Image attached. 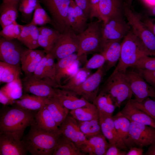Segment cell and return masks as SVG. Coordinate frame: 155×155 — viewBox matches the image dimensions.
<instances>
[{
	"mask_svg": "<svg viewBox=\"0 0 155 155\" xmlns=\"http://www.w3.org/2000/svg\"><path fill=\"white\" fill-rule=\"evenodd\" d=\"M98 11L103 24L110 18L122 16L121 8L118 0H100Z\"/></svg>",
	"mask_w": 155,
	"mask_h": 155,
	"instance_id": "obj_20",
	"label": "cell"
},
{
	"mask_svg": "<svg viewBox=\"0 0 155 155\" xmlns=\"http://www.w3.org/2000/svg\"><path fill=\"white\" fill-rule=\"evenodd\" d=\"M130 121L148 125L155 128V121L145 112L133 106L130 100L120 111Z\"/></svg>",
	"mask_w": 155,
	"mask_h": 155,
	"instance_id": "obj_19",
	"label": "cell"
},
{
	"mask_svg": "<svg viewBox=\"0 0 155 155\" xmlns=\"http://www.w3.org/2000/svg\"><path fill=\"white\" fill-rule=\"evenodd\" d=\"M1 89L14 100L20 99L23 95L22 83L20 77L13 81L7 83Z\"/></svg>",
	"mask_w": 155,
	"mask_h": 155,
	"instance_id": "obj_34",
	"label": "cell"
},
{
	"mask_svg": "<svg viewBox=\"0 0 155 155\" xmlns=\"http://www.w3.org/2000/svg\"><path fill=\"white\" fill-rule=\"evenodd\" d=\"M128 151L126 155H142L144 150L143 148L132 147Z\"/></svg>",
	"mask_w": 155,
	"mask_h": 155,
	"instance_id": "obj_56",
	"label": "cell"
},
{
	"mask_svg": "<svg viewBox=\"0 0 155 155\" xmlns=\"http://www.w3.org/2000/svg\"><path fill=\"white\" fill-rule=\"evenodd\" d=\"M20 0L3 2L0 9V23L2 28L16 21Z\"/></svg>",
	"mask_w": 155,
	"mask_h": 155,
	"instance_id": "obj_21",
	"label": "cell"
},
{
	"mask_svg": "<svg viewBox=\"0 0 155 155\" xmlns=\"http://www.w3.org/2000/svg\"><path fill=\"white\" fill-rule=\"evenodd\" d=\"M29 26L30 33L28 40L25 46L28 49H34L40 46L38 42L39 34L37 26L31 25Z\"/></svg>",
	"mask_w": 155,
	"mask_h": 155,
	"instance_id": "obj_43",
	"label": "cell"
},
{
	"mask_svg": "<svg viewBox=\"0 0 155 155\" xmlns=\"http://www.w3.org/2000/svg\"><path fill=\"white\" fill-rule=\"evenodd\" d=\"M101 22L98 20L91 22L84 31L77 34L79 42L78 56L90 52H100L103 39Z\"/></svg>",
	"mask_w": 155,
	"mask_h": 155,
	"instance_id": "obj_5",
	"label": "cell"
},
{
	"mask_svg": "<svg viewBox=\"0 0 155 155\" xmlns=\"http://www.w3.org/2000/svg\"><path fill=\"white\" fill-rule=\"evenodd\" d=\"M45 105L59 127L68 115L69 110L60 103L56 96L46 98Z\"/></svg>",
	"mask_w": 155,
	"mask_h": 155,
	"instance_id": "obj_24",
	"label": "cell"
},
{
	"mask_svg": "<svg viewBox=\"0 0 155 155\" xmlns=\"http://www.w3.org/2000/svg\"><path fill=\"white\" fill-rule=\"evenodd\" d=\"M70 113L77 121H89L99 117L98 111L93 103L71 110Z\"/></svg>",
	"mask_w": 155,
	"mask_h": 155,
	"instance_id": "obj_27",
	"label": "cell"
},
{
	"mask_svg": "<svg viewBox=\"0 0 155 155\" xmlns=\"http://www.w3.org/2000/svg\"><path fill=\"white\" fill-rule=\"evenodd\" d=\"M22 83L25 92L47 98L56 96L54 88L56 84L51 80L38 79L32 75L25 77Z\"/></svg>",
	"mask_w": 155,
	"mask_h": 155,
	"instance_id": "obj_10",
	"label": "cell"
},
{
	"mask_svg": "<svg viewBox=\"0 0 155 155\" xmlns=\"http://www.w3.org/2000/svg\"><path fill=\"white\" fill-rule=\"evenodd\" d=\"M127 151L121 150L115 146L111 145L104 155H126Z\"/></svg>",
	"mask_w": 155,
	"mask_h": 155,
	"instance_id": "obj_53",
	"label": "cell"
},
{
	"mask_svg": "<svg viewBox=\"0 0 155 155\" xmlns=\"http://www.w3.org/2000/svg\"><path fill=\"white\" fill-rule=\"evenodd\" d=\"M34 121L41 128L57 133H60L59 127L45 105L36 113Z\"/></svg>",
	"mask_w": 155,
	"mask_h": 155,
	"instance_id": "obj_22",
	"label": "cell"
},
{
	"mask_svg": "<svg viewBox=\"0 0 155 155\" xmlns=\"http://www.w3.org/2000/svg\"><path fill=\"white\" fill-rule=\"evenodd\" d=\"M105 62V59L103 55L96 54L86 61L82 68L88 71L91 69H98L104 66Z\"/></svg>",
	"mask_w": 155,
	"mask_h": 155,
	"instance_id": "obj_40",
	"label": "cell"
},
{
	"mask_svg": "<svg viewBox=\"0 0 155 155\" xmlns=\"http://www.w3.org/2000/svg\"><path fill=\"white\" fill-rule=\"evenodd\" d=\"M121 40L102 39L100 53L106 59V64L104 65L105 72L108 71L119 61L121 55Z\"/></svg>",
	"mask_w": 155,
	"mask_h": 155,
	"instance_id": "obj_16",
	"label": "cell"
},
{
	"mask_svg": "<svg viewBox=\"0 0 155 155\" xmlns=\"http://www.w3.org/2000/svg\"><path fill=\"white\" fill-rule=\"evenodd\" d=\"M77 121L80 129L87 139L102 133L99 117L89 121Z\"/></svg>",
	"mask_w": 155,
	"mask_h": 155,
	"instance_id": "obj_32",
	"label": "cell"
},
{
	"mask_svg": "<svg viewBox=\"0 0 155 155\" xmlns=\"http://www.w3.org/2000/svg\"><path fill=\"white\" fill-rule=\"evenodd\" d=\"M15 100L9 97L1 90H0V102L4 106L13 105Z\"/></svg>",
	"mask_w": 155,
	"mask_h": 155,
	"instance_id": "obj_55",
	"label": "cell"
},
{
	"mask_svg": "<svg viewBox=\"0 0 155 155\" xmlns=\"http://www.w3.org/2000/svg\"><path fill=\"white\" fill-rule=\"evenodd\" d=\"M142 20L147 27L155 36V18L147 17Z\"/></svg>",
	"mask_w": 155,
	"mask_h": 155,
	"instance_id": "obj_54",
	"label": "cell"
},
{
	"mask_svg": "<svg viewBox=\"0 0 155 155\" xmlns=\"http://www.w3.org/2000/svg\"><path fill=\"white\" fill-rule=\"evenodd\" d=\"M19 0H3V2H7L11 1H18Z\"/></svg>",
	"mask_w": 155,
	"mask_h": 155,
	"instance_id": "obj_59",
	"label": "cell"
},
{
	"mask_svg": "<svg viewBox=\"0 0 155 155\" xmlns=\"http://www.w3.org/2000/svg\"><path fill=\"white\" fill-rule=\"evenodd\" d=\"M89 71L82 68L79 69L75 73L67 78L64 85H57L55 88L70 90L79 85L88 77Z\"/></svg>",
	"mask_w": 155,
	"mask_h": 155,
	"instance_id": "obj_33",
	"label": "cell"
},
{
	"mask_svg": "<svg viewBox=\"0 0 155 155\" xmlns=\"http://www.w3.org/2000/svg\"><path fill=\"white\" fill-rule=\"evenodd\" d=\"M79 48V42L77 34L70 27L60 32L49 53L58 61L78 52Z\"/></svg>",
	"mask_w": 155,
	"mask_h": 155,
	"instance_id": "obj_7",
	"label": "cell"
},
{
	"mask_svg": "<svg viewBox=\"0 0 155 155\" xmlns=\"http://www.w3.org/2000/svg\"><path fill=\"white\" fill-rule=\"evenodd\" d=\"M39 51L28 49L24 50L23 51L20 60L21 69L22 70L35 58Z\"/></svg>",
	"mask_w": 155,
	"mask_h": 155,
	"instance_id": "obj_46",
	"label": "cell"
},
{
	"mask_svg": "<svg viewBox=\"0 0 155 155\" xmlns=\"http://www.w3.org/2000/svg\"><path fill=\"white\" fill-rule=\"evenodd\" d=\"M78 123L77 121L73 117L67 115L59 127L60 133L72 141L79 148L76 129Z\"/></svg>",
	"mask_w": 155,
	"mask_h": 155,
	"instance_id": "obj_26",
	"label": "cell"
},
{
	"mask_svg": "<svg viewBox=\"0 0 155 155\" xmlns=\"http://www.w3.org/2000/svg\"><path fill=\"white\" fill-rule=\"evenodd\" d=\"M132 67L150 71L155 70V57L145 55L140 58Z\"/></svg>",
	"mask_w": 155,
	"mask_h": 155,
	"instance_id": "obj_41",
	"label": "cell"
},
{
	"mask_svg": "<svg viewBox=\"0 0 155 155\" xmlns=\"http://www.w3.org/2000/svg\"><path fill=\"white\" fill-rule=\"evenodd\" d=\"M100 0H90V13L89 19L91 20L96 18L101 21L98 11V5Z\"/></svg>",
	"mask_w": 155,
	"mask_h": 155,
	"instance_id": "obj_50",
	"label": "cell"
},
{
	"mask_svg": "<svg viewBox=\"0 0 155 155\" xmlns=\"http://www.w3.org/2000/svg\"><path fill=\"white\" fill-rule=\"evenodd\" d=\"M131 104L137 109L145 112L155 121V100L147 97L139 102L135 99L130 100Z\"/></svg>",
	"mask_w": 155,
	"mask_h": 155,
	"instance_id": "obj_36",
	"label": "cell"
},
{
	"mask_svg": "<svg viewBox=\"0 0 155 155\" xmlns=\"http://www.w3.org/2000/svg\"><path fill=\"white\" fill-rule=\"evenodd\" d=\"M101 92L109 94L119 108L124 101L131 99L132 95L125 73L120 71L113 72Z\"/></svg>",
	"mask_w": 155,
	"mask_h": 155,
	"instance_id": "obj_4",
	"label": "cell"
},
{
	"mask_svg": "<svg viewBox=\"0 0 155 155\" xmlns=\"http://www.w3.org/2000/svg\"><path fill=\"white\" fill-rule=\"evenodd\" d=\"M21 30L16 21L6 26L0 31V36L9 40L18 38Z\"/></svg>",
	"mask_w": 155,
	"mask_h": 155,
	"instance_id": "obj_38",
	"label": "cell"
},
{
	"mask_svg": "<svg viewBox=\"0 0 155 155\" xmlns=\"http://www.w3.org/2000/svg\"><path fill=\"white\" fill-rule=\"evenodd\" d=\"M74 1L83 10L86 18H90V0H74Z\"/></svg>",
	"mask_w": 155,
	"mask_h": 155,
	"instance_id": "obj_52",
	"label": "cell"
},
{
	"mask_svg": "<svg viewBox=\"0 0 155 155\" xmlns=\"http://www.w3.org/2000/svg\"><path fill=\"white\" fill-rule=\"evenodd\" d=\"M92 103L99 111L111 115H112L116 107L110 96L102 92L97 96Z\"/></svg>",
	"mask_w": 155,
	"mask_h": 155,
	"instance_id": "obj_30",
	"label": "cell"
},
{
	"mask_svg": "<svg viewBox=\"0 0 155 155\" xmlns=\"http://www.w3.org/2000/svg\"><path fill=\"white\" fill-rule=\"evenodd\" d=\"M47 59L46 54L41 59L33 74V75L38 79L50 80L47 77L46 63Z\"/></svg>",
	"mask_w": 155,
	"mask_h": 155,
	"instance_id": "obj_45",
	"label": "cell"
},
{
	"mask_svg": "<svg viewBox=\"0 0 155 155\" xmlns=\"http://www.w3.org/2000/svg\"><path fill=\"white\" fill-rule=\"evenodd\" d=\"M110 145L102 133L87 139L86 142L80 146V149L85 154L104 155Z\"/></svg>",
	"mask_w": 155,
	"mask_h": 155,
	"instance_id": "obj_18",
	"label": "cell"
},
{
	"mask_svg": "<svg viewBox=\"0 0 155 155\" xmlns=\"http://www.w3.org/2000/svg\"><path fill=\"white\" fill-rule=\"evenodd\" d=\"M125 74L136 100L140 102L148 97L155 98V91L145 81L139 70L127 69Z\"/></svg>",
	"mask_w": 155,
	"mask_h": 155,
	"instance_id": "obj_9",
	"label": "cell"
},
{
	"mask_svg": "<svg viewBox=\"0 0 155 155\" xmlns=\"http://www.w3.org/2000/svg\"><path fill=\"white\" fill-rule=\"evenodd\" d=\"M149 10V13L151 16H155V5L151 6Z\"/></svg>",
	"mask_w": 155,
	"mask_h": 155,
	"instance_id": "obj_58",
	"label": "cell"
},
{
	"mask_svg": "<svg viewBox=\"0 0 155 155\" xmlns=\"http://www.w3.org/2000/svg\"><path fill=\"white\" fill-rule=\"evenodd\" d=\"M86 59V54L78 56L77 54L74 53L57 61L56 63L55 82L58 85H60L62 79L63 72L66 68L71 63L77 60L83 61Z\"/></svg>",
	"mask_w": 155,
	"mask_h": 155,
	"instance_id": "obj_29",
	"label": "cell"
},
{
	"mask_svg": "<svg viewBox=\"0 0 155 155\" xmlns=\"http://www.w3.org/2000/svg\"><path fill=\"white\" fill-rule=\"evenodd\" d=\"M24 50L13 40L1 37L0 60L1 61L20 68L22 54Z\"/></svg>",
	"mask_w": 155,
	"mask_h": 155,
	"instance_id": "obj_14",
	"label": "cell"
},
{
	"mask_svg": "<svg viewBox=\"0 0 155 155\" xmlns=\"http://www.w3.org/2000/svg\"><path fill=\"white\" fill-rule=\"evenodd\" d=\"M56 96L60 103L69 110L86 106L92 103L83 97L79 98L78 95L69 90L54 88Z\"/></svg>",
	"mask_w": 155,
	"mask_h": 155,
	"instance_id": "obj_17",
	"label": "cell"
},
{
	"mask_svg": "<svg viewBox=\"0 0 155 155\" xmlns=\"http://www.w3.org/2000/svg\"><path fill=\"white\" fill-rule=\"evenodd\" d=\"M46 99L26 94H23L20 99L15 100L14 104L28 111L38 112L45 105Z\"/></svg>",
	"mask_w": 155,
	"mask_h": 155,
	"instance_id": "obj_25",
	"label": "cell"
},
{
	"mask_svg": "<svg viewBox=\"0 0 155 155\" xmlns=\"http://www.w3.org/2000/svg\"><path fill=\"white\" fill-rule=\"evenodd\" d=\"M18 10L22 16L29 19L35 9L38 0H20Z\"/></svg>",
	"mask_w": 155,
	"mask_h": 155,
	"instance_id": "obj_39",
	"label": "cell"
},
{
	"mask_svg": "<svg viewBox=\"0 0 155 155\" xmlns=\"http://www.w3.org/2000/svg\"><path fill=\"white\" fill-rule=\"evenodd\" d=\"M130 134L136 146L143 148L155 142V128L151 126L131 121Z\"/></svg>",
	"mask_w": 155,
	"mask_h": 155,
	"instance_id": "obj_13",
	"label": "cell"
},
{
	"mask_svg": "<svg viewBox=\"0 0 155 155\" xmlns=\"http://www.w3.org/2000/svg\"><path fill=\"white\" fill-rule=\"evenodd\" d=\"M115 115L119 123L120 138L128 149L131 147H135L136 146L130 134V121L128 118L123 115L120 111L119 112Z\"/></svg>",
	"mask_w": 155,
	"mask_h": 155,
	"instance_id": "obj_28",
	"label": "cell"
},
{
	"mask_svg": "<svg viewBox=\"0 0 155 155\" xmlns=\"http://www.w3.org/2000/svg\"><path fill=\"white\" fill-rule=\"evenodd\" d=\"M130 0V1H131V0Z\"/></svg>",
	"mask_w": 155,
	"mask_h": 155,
	"instance_id": "obj_61",
	"label": "cell"
},
{
	"mask_svg": "<svg viewBox=\"0 0 155 155\" xmlns=\"http://www.w3.org/2000/svg\"><path fill=\"white\" fill-rule=\"evenodd\" d=\"M123 19L122 16L108 19L102 24L103 39L121 40L130 30V26Z\"/></svg>",
	"mask_w": 155,
	"mask_h": 155,
	"instance_id": "obj_12",
	"label": "cell"
},
{
	"mask_svg": "<svg viewBox=\"0 0 155 155\" xmlns=\"http://www.w3.org/2000/svg\"><path fill=\"white\" fill-rule=\"evenodd\" d=\"M20 69L15 66L0 62V83H7L20 77Z\"/></svg>",
	"mask_w": 155,
	"mask_h": 155,
	"instance_id": "obj_31",
	"label": "cell"
},
{
	"mask_svg": "<svg viewBox=\"0 0 155 155\" xmlns=\"http://www.w3.org/2000/svg\"><path fill=\"white\" fill-rule=\"evenodd\" d=\"M38 0L49 13L55 29L61 32L71 27L67 17L71 0Z\"/></svg>",
	"mask_w": 155,
	"mask_h": 155,
	"instance_id": "obj_8",
	"label": "cell"
},
{
	"mask_svg": "<svg viewBox=\"0 0 155 155\" xmlns=\"http://www.w3.org/2000/svg\"><path fill=\"white\" fill-rule=\"evenodd\" d=\"M140 72L145 81L155 91V70L150 71L142 69H137Z\"/></svg>",
	"mask_w": 155,
	"mask_h": 155,
	"instance_id": "obj_48",
	"label": "cell"
},
{
	"mask_svg": "<svg viewBox=\"0 0 155 155\" xmlns=\"http://www.w3.org/2000/svg\"><path fill=\"white\" fill-rule=\"evenodd\" d=\"M72 141L60 133L52 155H85Z\"/></svg>",
	"mask_w": 155,
	"mask_h": 155,
	"instance_id": "obj_23",
	"label": "cell"
},
{
	"mask_svg": "<svg viewBox=\"0 0 155 155\" xmlns=\"http://www.w3.org/2000/svg\"><path fill=\"white\" fill-rule=\"evenodd\" d=\"M45 53L44 50H40L35 58L22 70L24 73L25 77L33 74L39 63L45 55Z\"/></svg>",
	"mask_w": 155,
	"mask_h": 155,
	"instance_id": "obj_42",
	"label": "cell"
},
{
	"mask_svg": "<svg viewBox=\"0 0 155 155\" xmlns=\"http://www.w3.org/2000/svg\"><path fill=\"white\" fill-rule=\"evenodd\" d=\"M37 112L15 105L5 109L1 113L0 133L15 134L22 139L26 128L34 121Z\"/></svg>",
	"mask_w": 155,
	"mask_h": 155,
	"instance_id": "obj_2",
	"label": "cell"
},
{
	"mask_svg": "<svg viewBox=\"0 0 155 155\" xmlns=\"http://www.w3.org/2000/svg\"><path fill=\"white\" fill-rule=\"evenodd\" d=\"M154 100H155V98H154Z\"/></svg>",
	"mask_w": 155,
	"mask_h": 155,
	"instance_id": "obj_60",
	"label": "cell"
},
{
	"mask_svg": "<svg viewBox=\"0 0 155 155\" xmlns=\"http://www.w3.org/2000/svg\"><path fill=\"white\" fill-rule=\"evenodd\" d=\"M49 24L53 26L54 24L52 19L41 5L38 0L34 10L33 16L31 22L25 25L27 26L31 25H43Z\"/></svg>",
	"mask_w": 155,
	"mask_h": 155,
	"instance_id": "obj_35",
	"label": "cell"
},
{
	"mask_svg": "<svg viewBox=\"0 0 155 155\" xmlns=\"http://www.w3.org/2000/svg\"><path fill=\"white\" fill-rule=\"evenodd\" d=\"M145 55H151L131 29L122 41L120 58L113 72L125 73L128 68L133 67L139 59Z\"/></svg>",
	"mask_w": 155,
	"mask_h": 155,
	"instance_id": "obj_3",
	"label": "cell"
},
{
	"mask_svg": "<svg viewBox=\"0 0 155 155\" xmlns=\"http://www.w3.org/2000/svg\"><path fill=\"white\" fill-rule=\"evenodd\" d=\"M38 29L39 34L55 40L60 33L59 31L55 29H54L46 27H39Z\"/></svg>",
	"mask_w": 155,
	"mask_h": 155,
	"instance_id": "obj_49",
	"label": "cell"
},
{
	"mask_svg": "<svg viewBox=\"0 0 155 155\" xmlns=\"http://www.w3.org/2000/svg\"><path fill=\"white\" fill-rule=\"evenodd\" d=\"M123 10L133 33L141 40L151 56H155V35L126 4L124 6Z\"/></svg>",
	"mask_w": 155,
	"mask_h": 155,
	"instance_id": "obj_6",
	"label": "cell"
},
{
	"mask_svg": "<svg viewBox=\"0 0 155 155\" xmlns=\"http://www.w3.org/2000/svg\"><path fill=\"white\" fill-rule=\"evenodd\" d=\"M143 154L155 155V142L150 146L147 150Z\"/></svg>",
	"mask_w": 155,
	"mask_h": 155,
	"instance_id": "obj_57",
	"label": "cell"
},
{
	"mask_svg": "<svg viewBox=\"0 0 155 155\" xmlns=\"http://www.w3.org/2000/svg\"><path fill=\"white\" fill-rule=\"evenodd\" d=\"M46 54L47 59L46 67L47 78L56 83L55 80L56 73V63L55 62V59L50 53Z\"/></svg>",
	"mask_w": 155,
	"mask_h": 155,
	"instance_id": "obj_44",
	"label": "cell"
},
{
	"mask_svg": "<svg viewBox=\"0 0 155 155\" xmlns=\"http://www.w3.org/2000/svg\"><path fill=\"white\" fill-rule=\"evenodd\" d=\"M22 141L28 152L32 155H53L60 133L49 131L39 127L34 121Z\"/></svg>",
	"mask_w": 155,
	"mask_h": 155,
	"instance_id": "obj_1",
	"label": "cell"
},
{
	"mask_svg": "<svg viewBox=\"0 0 155 155\" xmlns=\"http://www.w3.org/2000/svg\"><path fill=\"white\" fill-rule=\"evenodd\" d=\"M67 17L70 26L76 34L82 32L87 28L82 24L79 20L71 1L68 9Z\"/></svg>",
	"mask_w": 155,
	"mask_h": 155,
	"instance_id": "obj_37",
	"label": "cell"
},
{
	"mask_svg": "<svg viewBox=\"0 0 155 155\" xmlns=\"http://www.w3.org/2000/svg\"><path fill=\"white\" fill-rule=\"evenodd\" d=\"M55 40L39 34L38 42L39 46L43 48L45 53L47 54L49 53L51 50Z\"/></svg>",
	"mask_w": 155,
	"mask_h": 155,
	"instance_id": "obj_47",
	"label": "cell"
},
{
	"mask_svg": "<svg viewBox=\"0 0 155 155\" xmlns=\"http://www.w3.org/2000/svg\"><path fill=\"white\" fill-rule=\"evenodd\" d=\"M21 31L18 39L25 46L29 39L30 30L29 26L19 24Z\"/></svg>",
	"mask_w": 155,
	"mask_h": 155,
	"instance_id": "obj_51",
	"label": "cell"
},
{
	"mask_svg": "<svg viewBox=\"0 0 155 155\" xmlns=\"http://www.w3.org/2000/svg\"><path fill=\"white\" fill-rule=\"evenodd\" d=\"M28 151L18 135L0 133V155H25Z\"/></svg>",
	"mask_w": 155,
	"mask_h": 155,
	"instance_id": "obj_15",
	"label": "cell"
},
{
	"mask_svg": "<svg viewBox=\"0 0 155 155\" xmlns=\"http://www.w3.org/2000/svg\"><path fill=\"white\" fill-rule=\"evenodd\" d=\"M105 72L104 65L98 68L80 85L69 90L81 96L88 102H92L97 96Z\"/></svg>",
	"mask_w": 155,
	"mask_h": 155,
	"instance_id": "obj_11",
	"label": "cell"
}]
</instances>
